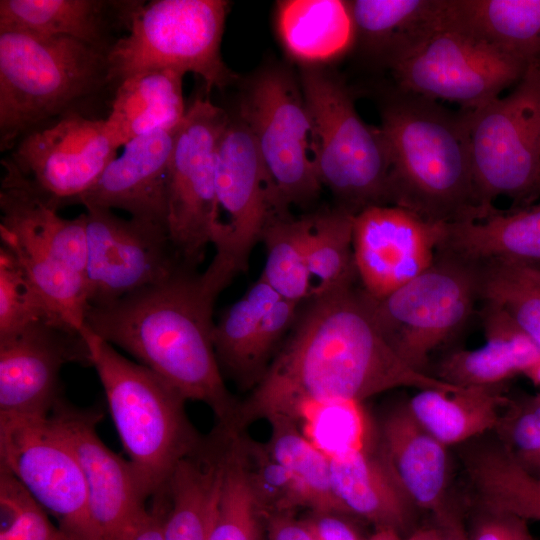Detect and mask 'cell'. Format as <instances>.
<instances>
[{"label":"cell","mask_w":540,"mask_h":540,"mask_svg":"<svg viewBox=\"0 0 540 540\" xmlns=\"http://www.w3.org/2000/svg\"><path fill=\"white\" fill-rule=\"evenodd\" d=\"M401 387L461 388L409 366L379 327L371 297L354 284L311 296L300 305L266 374L241 402L238 427L244 430L258 419H292L306 401L363 402Z\"/></svg>","instance_id":"obj_1"},{"label":"cell","mask_w":540,"mask_h":540,"mask_svg":"<svg viewBox=\"0 0 540 540\" xmlns=\"http://www.w3.org/2000/svg\"><path fill=\"white\" fill-rule=\"evenodd\" d=\"M218 296L202 273L181 266L159 283L89 306L84 327L133 356L186 401L205 403L217 424L239 429L241 402L226 387L213 344Z\"/></svg>","instance_id":"obj_2"},{"label":"cell","mask_w":540,"mask_h":540,"mask_svg":"<svg viewBox=\"0 0 540 540\" xmlns=\"http://www.w3.org/2000/svg\"><path fill=\"white\" fill-rule=\"evenodd\" d=\"M391 164V205L433 223L481 219L467 111L394 87L380 105Z\"/></svg>","instance_id":"obj_3"},{"label":"cell","mask_w":540,"mask_h":540,"mask_svg":"<svg viewBox=\"0 0 540 540\" xmlns=\"http://www.w3.org/2000/svg\"><path fill=\"white\" fill-rule=\"evenodd\" d=\"M108 88L105 52L69 37L0 31V150L66 114L89 115L84 105Z\"/></svg>","instance_id":"obj_4"},{"label":"cell","mask_w":540,"mask_h":540,"mask_svg":"<svg viewBox=\"0 0 540 540\" xmlns=\"http://www.w3.org/2000/svg\"><path fill=\"white\" fill-rule=\"evenodd\" d=\"M81 332L126 459L142 496L151 499L203 436L187 417L186 400L171 385L85 327Z\"/></svg>","instance_id":"obj_5"},{"label":"cell","mask_w":540,"mask_h":540,"mask_svg":"<svg viewBox=\"0 0 540 540\" xmlns=\"http://www.w3.org/2000/svg\"><path fill=\"white\" fill-rule=\"evenodd\" d=\"M0 240L16 256L51 311L67 327L84 328L87 295L86 214L61 217L2 160Z\"/></svg>","instance_id":"obj_6"},{"label":"cell","mask_w":540,"mask_h":540,"mask_svg":"<svg viewBox=\"0 0 540 540\" xmlns=\"http://www.w3.org/2000/svg\"><path fill=\"white\" fill-rule=\"evenodd\" d=\"M299 82L315 128L322 187L354 215L391 205V164L380 127L361 119L348 86L324 66L301 67Z\"/></svg>","instance_id":"obj_7"},{"label":"cell","mask_w":540,"mask_h":540,"mask_svg":"<svg viewBox=\"0 0 540 540\" xmlns=\"http://www.w3.org/2000/svg\"><path fill=\"white\" fill-rule=\"evenodd\" d=\"M228 7L224 0L142 1L107 54L113 90L131 75L157 69L192 72L207 92L232 84L236 75L221 56Z\"/></svg>","instance_id":"obj_8"},{"label":"cell","mask_w":540,"mask_h":540,"mask_svg":"<svg viewBox=\"0 0 540 540\" xmlns=\"http://www.w3.org/2000/svg\"><path fill=\"white\" fill-rule=\"evenodd\" d=\"M467 119L482 218L496 210L493 201L501 195L515 205L539 196L540 60L528 64L510 93L467 111Z\"/></svg>","instance_id":"obj_9"},{"label":"cell","mask_w":540,"mask_h":540,"mask_svg":"<svg viewBox=\"0 0 540 540\" xmlns=\"http://www.w3.org/2000/svg\"><path fill=\"white\" fill-rule=\"evenodd\" d=\"M287 212L278 201L250 129L238 114L229 115L217 150L210 224L215 254L202 272L218 294L248 270L252 250L261 242L269 220Z\"/></svg>","instance_id":"obj_10"},{"label":"cell","mask_w":540,"mask_h":540,"mask_svg":"<svg viewBox=\"0 0 540 540\" xmlns=\"http://www.w3.org/2000/svg\"><path fill=\"white\" fill-rule=\"evenodd\" d=\"M237 114L250 129L281 207L306 206L322 189L313 120L300 82L283 67L246 84Z\"/></svg>","instance_id":"obj_11"},{"label":"cell","mask_w":540,"mask_h":540,"mask_svg":"<svg viewBox=\"0 0 540 540\" xmlns=\"http://www.w3.org/2000/svg\"><path fill=\"white\" fill-rule=\"evenodd\" d=\"M477 300V264L440 251L421 274L382 299L371 297L388 342L409 366L427 374L431 352L465 324Z\"/></svg>","instance_id":"obj_12"},{"label":"cell","mask_w":540,"mask_h":540,"mask_svg":"<svg viewBox=\"0 0 540 540\" xmlns=\"http://www.w3.org/2000/svg\"><path fill=\"white\" fill-rule=\"evenodd\" d=\"M527 66L469 33L444 25L390 71L401 90L472 111L516 84Z\"/></svg>","instance_id":"obj_13"},{"label":"cell","mask_w":540,"mask_h":540,"mask_svg":"<svg viewBox=\"0 0 540 540\" xmlns=\"http://www.w3.org/2000/svg\"><path fill=\"white\" fill-rule=\"evenodd\" d=\"M229 114L199 96L176 130L169 182L167 230L183 266L197 269L210 244L217 150Z\"/></svg>","instance_id":"obj_14"},{"label":"cell","mask_w":540,"mask_h":540,"mask_svg":"<svg viewBox=\"0 0 540 540\" xmlns=\"http://www.w3.org/2000/svg\"><path fill=\"white\" fill-rule=\"evenodd\" d=\"M0 466L72 540H103L90 516L80 466L49 417H0Z\"/></svg>","instance_id":"obj_15"},{"label":"cell","mask_w":540,"mask_h":540,"mask_svg":"<svg viewBox=\"0 0 540 540\" xmlns=\"http://www.w3.org/2000/svg\"><path fill=\"white\" fill-rule=\"evenodd\" d=\"M116 151L105 118L70 113L25 133L8 160L29 188L58 211L78 204Z\"/></svg>","instance_id":"obj_16"},{"label":"cell","mask_w":540,"mask_h":540,"mask_svg":"<svg viewBox=\"0 0 540 540\" xmlns=\"http://www.w3.org/2000/svg\"><path fill=\"white\" fill-rule=\"evenodd\" d=\"M85 214L89 306L117 301L183 266L165 226L100 207H88Z\"/></svg>","instance_id":"obj_17"},{"label":"cell","mask_w":540,"mask_h":540,"mask_svg":"<svg viewBox=\"0 0 540 540\" xmlns=\"http://www.w3.org/2000/svg\"><path fill=\"white\" fill-rule=\"evenodd\" d=\"M99 408H78L62 397L50 422L71 448L82 471L91 519L103 540H125L147 514L127 459L109 449L97 434Z\"/></svg>","instance_id":"obj_18"},{"label":"cell","mask_w":540,"mask_h":540,"mask_svg":"<svg viewBox=\"0 0 540 540\" xmlns=\"http://www.w3.org/2000/svg\"><path fill=\"white\" fill-rule=\"evenodd\" d=\"M443 227L397 205H374L354 215V261L364 291L379 300L425 271Z\"/></svg>","instance_id":"obj_19"},{"label":"cell","mask_w":540,"mask_h":540,"mask_svg":"<svg viewBox=\"0 0 540 540\" xmlns=\"http://www.w3.org/2000/svg\"><path fill=\"white\" fill-rule=\"evenodd\" d=\"M90 364L82 332L41 324L0 340V417L46 418L60 396L65 364Z\"/></svg>","instance_id":"obj_20"},{"label":"cell","mask_w":540,"mask_h":540,"mask_svg":"<svg viewBox=\"0 0 540 540\" xmlns=\"http://www.w3.org/2000/svg\"><path fill=\"white\" fill-rule=\"evenodd\" d=\"M177 128L158 129L127 142L78 204L124 210L132 218L167 228L169 168Z\"/></svg>","instance_id":"obj_21"},{"label":"cell","mask_w":540,"mask_h":540,"mask_svg":"<svg viewBox=\"0 0 540 540\" xmlns=\"http://www.w3.org/2000/svg\"><path fill=\"white\" fill-rule=\"evenodd\" d=\"M376 453L417 506L440 524L458 512L448 497L450 458L445 445L413 416L407 403L392 408L377 432Z\"/></svg>","instance_id":"obj_22"},{"label":"cell","mask_w":540,"mask_h":540,"mask_svg":"<svg viewBox=\"0 0 540 540\" xmlns=\"http://www.w3.org/2000/svg\"><path fill=\"white\" fill-rule=\"evenodd\" d=\"M235 429L219 424L174 467L159 491L164 540H209Z\"/></svg>","instance_id":"obj_23"},{"label":"cell","mask_w":540,"mask_h":540,"mask_svg":"<svg viewBox=\"0 0 540 540\" xmlns=\"http://www.w3.org/2000/svg\"><path fill=\"white\" fill-rule=\"evenodd\" d=\"M142 1L134 0H1L0 31L18 30L69 37L106 54L128 30Z\"/></svg>","instance_id":"obj_24"},{"label":"cell","mask_w":540,"mask_h":540,"mask_svg":"<svg viewBox=\"0 0 540 540\" xmlns=\"http://www.w3.org/2000/svg\"><path fill=\"white\" fill-rule=\"evenodd\" d=\"M447 0H352L354 45L363 57L388 68L412 54L445 25Z\"/></svg>","instance_id":"obj_25"},{"label":"cell","mask_w":540,"mask_h":540,"mask_svg":"<svg viewBox=\"0 0 540 540\" xmlns=\"http://www.w3.org/2000/svg\"><path fill=\"white\" fill-rule=\"evenodd\" d=\"M331 485L344 514L363 518L376 529L407 536L416 528L417 506L373 451H354L330 459Z\"/></svg>","instance_id":"obj_26"},{"label":"cell","mask_w":540,"mask_h":540,"mask_svg":"<svg viewBox=\"0 0 540 540\" xmlns=\"http://www.w3.org/2000/svg\"><path fill=\"white\" fill-rule=\"evenodd\" d=\"M486 343L448 354L438 365L440 380L458 387H492L540 362V347L500 307L483 302Z\"/></svg>","instance_id":"obj_27"},{"label":"cell","mask_w":540,"mask_h":540,"mask_svg":"<svg viewBox=\"0 0 540 540\" xmlns=\"http://www.w3.org/2000/svg\"><path fill=\"white\" fill-rule=\"evenodd\" d=\"M184 75L173 69L147 70L115 87L105 127L116 149L138 136L181 124L187 110L182 91Z\"/></svg>","instance_id":"obj_28"},{"label":"cell","mask_w":540,"mask_h":540,"mask_svg":"<svg viewBox=\"0 0 540 540\" xmlns=\"http://www.w3.org/2000/svg\"><path fill=\"white\" fill-rule=\"evenodd\" d=\"M437 251L472 263L497 259L540 263V203L444 224Z\"/></svg>","instance_id":"obj_29"},{"label":"cell","mask_w":540,"mask_h":540,"mask_svg":"<svg viewBox=\"0 0 540 540\" xmlns=\"http://www.w3.org/2000/svg\"><path fill=\"white\" fill-rule=\"evenodd\" d=\"M276 28L286 53L301 67L324 66L354 45L349 1H278Z\"/></svg>","instance_id":"obj_30"},{"label":"cell","mask_w":540,"mask_h":540,"mask_svg":"<svg viewBox=\"0 0 540 540\" xmlns=\"http://www.w3.org/2000/svg\"><path fill=\"white\" fill-rule=\"evenodd\" d=\"M504 386L418 390L407 402L416 420L446 447L495 430L510 402Z\"/></svg>","instance_id":"obj_31"},{"label":"cell","mask_w":540,"mask_h":540,"mask_svg":"<svg viewBox=\"0 0 540 540\" xmlns=\"http://www.w3.org/2000/svg\"><path fill=\"white\" fill-rule=\"evenodd\" d=\"M445 24L526 64L540 60V0H447Z\"/></svg>","instance_id":"obj_32"},{"label":"cell","mask_w":540,"mask_h":540,"mask_svg":"<svg viewBox=\"0 0 540 540\" xmlns=\"http://www.w3.org/2000/svg\"><path fill=\"white\" fill-rule=\"evenodd\" d=\"M280 298L259 277L214 325L213 344L221 372L242 389H253L250 364L255 340L264 314Z\"/></svg>","instance_id":"obj_33"},{"label":"cell","mask_w":540,"mask_h":540,"mask_svg":"<svg viewBox=\"0 0 540 540\" xmlns=\"http://www.w3.org/2000/svg\"><path fill=\"white\" fill-rule=\"evenodd\" d=\"M309 215L306 253L312 282L311 296L356 284L354 214L336 205Z\"/></svg>","instance_id":"obj_34"},{"label":"cell","mask_w":540,"mask_h":540,"mask_svg":"<svg viewBox=\"0 0 540 540\" xmlns=\"http://www.w3.org/2000/svg\"><path fill=\"white\" fill-rule=\"evenodd\" d=\"M304 437L329 459L354 451H373L377 435L362 402L346 399L306 401L294 411Z\"/></svg>","instance_id":"obj_35"},{"label":"cell","mask_w":540,"mask_h":540,"mask_svg":"<svg viewBox=\"0 0 540 540\" xmlns=\"http://www.w3.org/2000/svg\"><path fill=\"white\" fill-rule=\"evenodd\" d=\"M310 215L275 214L262 233L266 260L261 278L283 299L303 303L311 297L307 264Z\"/></svg>","instance_id":"obj_36"},{"label":"cell","mask_w":540,"mask_h":540,"mask_svg":"<svg viewBox=\"0 0 540 540\" xmlns=\"http://www.w3.org/2000/svg\"><path fill=\"white\" fill-rule=\"evenodd\" d=\"M477 264L479 299L503 309L540 347V265L497 259Z\"/></svg>","instance_id":"obj_37"},{"label":"cell","mask_w":540,"mask_h":540,"mask_svg":"<svg viewBox=\"0 0 540 540\" xmlns=\"http://www.w3.org/2000/svg\"><path fill=\"white\" fill-rule=\"evenodd\" d=\"M271 435L266 443L271 455L296 481L312 512L343 515L331 485L330 459L314 447L288 417L268 419Z\"/></svg>","instance_id":"obj_38"},{"label":"cell","mask_w":540,"mask_h":540,"mask_svg":"<svg viewBox=\"0 0 540 540\" xmlns=\"http://www.w3.org/2000/svg\"><path fill=\"white\" fill-rule=\"evenodd\" d=\"M241 432L232 437L209 540H259L263 515L249 480Z\"/></svg>","instance_id":"obj_39"},{"label":"cell","mask_w":540,"mask_h":540,"mask_svg":"<svg viewBox=\"0 0 540 540\" xmlns=\"http://www.w3.org/2000/svg\"><path fill=\"white\" fill-rule=\"evenodd\" d=\"M41 324L70 329L51 311L12 251L0 245V340Z\"/></svg>","instance_id":"obj_40"},{"label":"cell","mask_w":540,"mask_h":540,"mask_svg":"<svg viewBox=\"0 0 540 540\" xmlns=\"http://www.w3.org/2000/svg\"><path fill=\"white\" fill-rule=\"evenodd\" d=\"M241 439L249 480L262 515H291L296 508L304 507L299 486L274 459L266 443L254 441L244 430Z\"/></svg>","instance_id":"obj_41"},{"label":"cell","mask_w":540,"mask_h":540,"mask_svg":"<svg viewBox=\"0 0 540 540\" xmlns=\"http://www.w3.org/2000/svg\"><path fill=\"white\" fill-rule=\"evenodd\" d=\"M517 462L540 480V399L510 400L494 430Z\"/></svg>","instance_id":"obj_42"},{"label":"cell","mask_w":540,"mask_h":540,"mask_svg":"<svg viewBox=\"0 0 540 540\" xmlns=\"http://www.w3.org/2000/svg\"><path fill=\"white\" fill-rule=\"evenodd\" d=\"M467 540H536L528 521L512 513L469 505Z\"/></svg>","instance_id":"obj_43"},{"label":"cell","mask_w":540,"mask_h":540,"mask_svg":"<svg viewBox=\"0 0 540 540\" xmlns=\"http://www.w3.org/2000/svg\"><path fill=\"white\" fill-rule=\"evenodd\" d=\"M31 496L11 521L0 525V540H72Z\"/></svg>","instance_id":"obj_44"},{"label":"cell","mask_w":540,"mask_h":540,"mask_svg":"<svg viewBox=\"0 0 540 540\" xmlns=\"http://www.w3.org/2000/svg\"><path fill=\"white\" fill-rule=\"evenodd\" d=\"M303 522L316 540H361L356 529L341 514L312 512Z\"/></svg>","instance_id":"obj_45"},{"label":"cell","mask_w":540,"mask_h":540,"mask_svg":"<svg viewBox=\"0 0 540 540\" xmlns=\"http://www.w3.org/2000/svg\"><path fill=\"white\" fill-rule=\"evenodd\" d=\"M151 500L146 516L125 540H164L165 500L161 493L154 495Z\"/></svg>","instance_id":"obj_46"},{"label":"cell","mask_w":540,"mask_h":540,"mask_svg":"<svg viewBox=\"0 0 540 540\" xmlns=\"http://www.w3.org/2000/svg\"><path fill=\"white\" fill-rule=\"evenodd\" d=\"M268 540H316L303 521L291 515L266 517Z\"/></svg>","instance_id":"obj_47"},{"label":"cell","mask_w":540,"mask_h":540,"mask_svg":"<svg viewBox=\"0 0 540 540\" xmlns=\"http://www.w3.org/2000/svg\"><path fill=\"white\" fill-rule=\"evenodd\" d=\"M437 526L440 529L438 540H467L465 523L461 513L452 516L447 521Z\"/></svg>","instance_id":"obj_48"},{"label":"cell","mask_w":540,"mask_h":540,"mask_svg":"<svg viewBox=\"0 0 540 540\" xmlns=\"http://www.w3.org/2000/svg\"><path fill=\"white\" fill-rule=\"evenodd\" d=\"M440 529L435 524L433 526H423L413 530L404 540H438Z\"/></svg>","instance_id":"obj_49"},{"label":"cell","mask_w":540,"mask_h":540,"mask_svg":"<svg viewBox=\"0 0 540 540\" xmlns=\"http://www.w3.org/2000/svg\"><path fill=\"white\" fill-rule=\"evenodd\" d=\"M367 540H403L401 535L393 529L380 528Z\"/></svg>","instance_id":"obj_50"},{"label":"cell","mask_w":540,"mask_h":540,"mask_svg":"<svg viewBox=\"0 0 540 540\" xmlns=\"http://www.w3.org/2000/svg\"><path fill=\"white\" fill-rule=\"evenodd\" d=\"M524 375H526L536 385H540V362L528 369ZM540 399V395H538Z\"/></svg>","instance_id":"obj_51"}]
</instances>
